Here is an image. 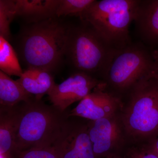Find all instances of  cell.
<instances>
[{
  "label": "cell",
  "instance_id": "2",
  "mask_svg": "<svg viewBox=\"0 0 158 158\" xmlns=\"http://www.w3.org/2000/svg\"><path fill=\"white\" fill-rule=\"evenodd\" d=\"M32 99L18 109V123L13 155L35 148L52 147L68 123L53 106Z\"/></svg>",
  "mask_w": 158,
  "mask_h": 158
},
{
  "label": "cell",
  "instance_id": "19",
  "mask_svg": "<svg viewBox=\"0 0 158 158\" xmlns=\"http://www.w3.org/2000/svg\"><path fill=\"white\" fill-rule=\"evenodd\" d=\"M18 158H58L54 148H35L17 155Z\"/></svg>",
  "mask_w": 158,
  "mask_h": 158
},
{
  "label": "cell",
  "instance_id": "9",
  "mask_svg": "<svg viewBox=\"0 0 158 158\" xmlns=\"http://www.w3.org/2000/svg\"><path fill=\"white\" fill-rule=\"evenodd\" d=\"M87 126L96 158L116 155L114 152L122 139L121 127L116 115L91 121Z\"/></svg>",
  "mask_w": 158,
  "mask_h": 158
},
{
  "label": "cell",
  "instance_id": "13",
  "mask_svg": "<svg viewBox=\"0 0 158 158\" xmlns=\"http://www.w3.org/2000/svg\"><path fill=\"white\" fill-rule=\"evenodd\" d=\"M17 81L28 93L35 95L38 100L48 94L56 85L51 72L40 69H27Z\"/></svg>",
  "mask_w": 158,
  "mask_h": 158
},
{
  "label": "cell",
  "instance_id": "23",
  "mask_svg": "<svg viewBox=\"0 0 158 158\" xmlns=\"http://www.w3.org/2000/svg\"><path fill=\"white\" fill-rule=\"evenodd\" d=\"M12 154H0V158H14Z\"/></svg>",
  "mask_w": 158,
  "mask_h": 158
},
{
  "label": "cell",
  "instance_id": "1",
  "mask_svg": "<svg viewBox=\"0 0 158 158\" xmlns=\"http://www.w3.org/2000/svg\"><path fill=\"white\" fill-rule=\"evenodd\" d=\"M71 29L56 18L26 28L21 35L19 52L27 69L55 70L66 55Z\"/></svg>",
  "mask_w": 158,
  "mask_h": 158
},
{
  "label": "cell",
  "instance_id": "16",
  "mask_svg": "<svg viewBox=\"0 0 158 158\" xmlns=\"http://www.w3.org/2000/svg\"><path fill=\"white\" fill-rule=\"evenodd\" d=\"M0 69L8 76L20 77L23 73L14 48L2 36H0Z\"/></svg>",
  "mask_w": 158,
  "mask_h": 158
},
{
  "label": "cell",
  "instance_id": "4",
  "mask_svg": "<svg viewBox=\"0 0 158 158\" xmlns=\"http://www.w3.org/2000/svg\"><path fill=\"white\" fill-rule=\"evenodd\" d=\"M132 88L123 125L130 136L152 140L158 136V80L153 73Z\"/></svg>",
  "mask_w": 158,
  "mask_h": 158
},
{
  "label": "cell",
  "instance_id": "20",
  "mask_svg": "<svg viewBox=\"0 0 158 158\" xmlns=\"http://www.w3.org/2000/svg\"><path fill=\"white\" fill-rule=\"evenodd\" d=\"M127 158H158V156L144 147L131 150L127 155Z\"/></svg>",
  "mask_w": 158,
  "mask_h": 158
},
{
  "label": "cell",
  "instance_id": "10",
  "mask_svg": "<svg viewBox=\"0 0 158 158\" xmlns=\"http://www.w3.org/2000/svg\"><path fill=\"white\" fill-rule=\"evenodd\" d=\"M53 147L58 158H96L87 126L68 124Z\"/></svg>",
  "mask_w": 158,
  "mask_h": 158
},
{
  "label": "cell",
  "instance_id": "8",
  "mask_svg": "<svg viewBox=\"0 0 158 158\" xmlns=\"http://www.w3.org/2000/svg\"><path fill=\"white\" fill-rule=\"evenodd\" d=\"M106 84L100 83L71 111L69 116H78L91 121L116 116L120 107L119 99L106 89Z\"/></svg>",
  "mask_w": 158,
  "mask_h": 158
},
{
  "label": "cell",
  "instance_id": "17",
  "mask_svg": "<svg viewBox=\"0 0 158 158\" xmlns=\"http://www.w3.org/2000/svg\"><path fill=\"white\" fill-rule=\"evenodd\" d=\"M17 16L14 0L0 1V36L9 41L11 39L10 24Z\"/></svg>",
  "mask_w": 158,
  "mask_h": 158
},
{
  "label": "cell",
  "instance_id": "12",
  "mask_svg": "<svg viewBox=\"0 0 158 158\" xmlns=\"http://www.w3.org/2000/svg\"><path fill=\"white\" fill-rule=\"evenodd\" d=\"M17 16L32 23L56 17L59 0H14Z\"/></svg>",
  "mask_w": 158,
  "mask_h": 158
},
{
  "label": "cell",
  "instance_id": "25",
  "mask_svg": "<svg viewBox=\"0 0 158 158\" xmlns=\"http://www.w3.org/2000/svg\"><path fill=\"white\" fill-rule=\"evenodd\" d=\"M153 58L158 57V50L155 51L153 55Z\"/></svg>",
  "mask_w": 158,
  "mask_h": 158
},
{
  "label": "cell",
  "instance_id": "22",
  "mask_svg": "<svg viewBox=\"0 0 158 158\" xmlns=\"http://www.w3.org/2000/svg\"><path fill=\"white\" fill-rule=\"evenodd\" d=\"M155 61V67L153 75L158 80V57L153 58Z\"/></svg>",
  "mask_w": 158,
  "mask_h": 158
},
{
  "label": "cell",
  "instance_id": "14",
  "mask_svg": "<svg viewBox=\"0 0 158 158\" xmlns=\"http://www.w3.org/2000/svg\"><path fill=\"white\" fill-rule=\"evenodd\" d=\"M1 106L0 112V154H12L18 123V109Z\"/></svg>",
  "mask_w": 158,
  "mask_h": 158
},
{
  "label": "cell",
  "instance_id": "7",
  "mask_svg": "<svg viewBox=\"0 0 158 158\" xmlns=\"http://www.w3.org/2000/svg\"><path fill=\"white\" fill-rule=\"evenodd\" d=\"M101 82L80 71L74 73L59 85L56 84L48 95L53 106L63 113L70 105L81 101Z\"/></svg>",
  "mask_w": 158,
  "mask_h": 158
},
{
  "label": "cell",
  "instance_id": "18",
  "mask_svg": "<svg viewBox=\"0 0 158 158\" xmlns=\"http://www.w3.org/2000/svg\"><path fill=\"white\" fill-rule=\"evenodd\" d=\"M94 2V0H59L56 17L69 15L80 17Z\"/></svg>",
  "mask_w": 158,
  "mask_h": 158
},
{
  "label": "cell",
  "instance_id": "11",
  "mask_svg": "<svg viewBox=\"0 0 158 158\" xmlns=\"http://www.w3.org/2000/svg\"><path fill=\"white\" fill-rule=\"evenodd\" d=\"M135 22L144 40L158 44V0L141 1Z\"/></svg>",
  "mask_w": 158,
  "mask_h": 158
},
{
  "label": "cell",
  "instance_id": "6",
  "mask_svg": "<svg viewBox=\"0 0 158 158\" xmlns=\"http://www.w3.org/2000/svg\"><path fill=\"white\" fill-rule=\"evenodd\" d=\"M154 67L153 57L146 50L129 44L116 51L104 73L113 87L124 90L152 74Z\"/></svg>",
  "mask_w": 158,
  "mask_h": 158
},
{
  "label": "cell",
  "instance_id": "5",
  "mask_svg": "<svg viewBox=\"0 0 158 158\" xmlns=\"http://www.w3.org/2000/svg\"><path fill=\"white\" fill-rule=\"evenodd\" d=\"M116 49L88 25L71 28L66 55L80 71L104 73Z\"/></svg>",
  "mask_w": 158,
  "mask_h": 158
},
{
  "label": "cell",
  "instance_id": "3",
  "mask_svg": "<svg viewBox=\"0 0 158 158\" xmlns=\"http://www.w3.org/2000/svg\"><path fill=\"white\" fill-rule=\"evenodd\" d=\"M141 1H95L80 19L110 46L119 49L129 45V27L135 21Z\"/></svg>",
  "mask_w": 158,
  "mask_h": 158
},
{
  "label": "cell",
  "instance_id": "24",
  "mask_svg": "<svg viewBox=\"0 0 158 158\" xmlns=\"http://www.w3.org/2000/svg\"><path fill=\"white\" fill-rule=\"evenodd\" d=\"M103 158H121L120 156L117 155H112Z\"/></svg>",
  "mask_w": 158,
  "mask_h": 158
},
{
  "label": "cell",
  "instance_id": "15",
  "mask_svg": "<svg viewBox=\"0 0 158 158\" xmlns=\"http://www.w3.org/2000/svg\"><path fill=\"white\" fill-rule=\"evenodd\" d=\"M32 95L21 85L0 71V103L2 106L11 107L19 103L28 102Z\"/></svg>",
  "mask_w": 158,
  "mask_h": 158
},
{
  "label": "cell",
  "instance_id": "21",
  "mask_svg": "<svg viewBox=\"0 0 158 158\" xmlns=\"http://www.w3.org/2000/svg\"><path fill=\"white\" fill-rule=\"evenodd\" d=\"M145 147L158 156V136L150 140Z\"/></svg>",
  "mask_w": 158,
  "mask_h": 158
}]
</instances>
